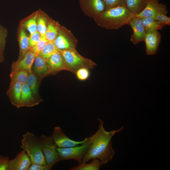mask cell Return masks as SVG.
Returning a JSON list of instances; mask_svg holds the SVG:
<instances>
[{"label":"cell","instance_id":"cell-23","mask_svg":"<svg viewBox=\"0 0 170 170\" xmlns=\"http://www.w3.org/2000/svg\"><path fill=\"white\" fill-rule=\"evenodd\" d=\"M54 42L56 47L59 50L75 49L74 45L61 33L58 34Z\"/></svg>","mask_w":170,"mask_h":170},{"label":"cell","instance_id":"cell-1","mask_svg":"<svg viewBox=\"0 0 170 170\" xmlns=\"http://www.w3.org/2000/svg\"><path fill=\"white\" fill-rule=\"evenodd\" d=\"M98 120L99 122V128L90 137L91 144L82 163L97 159L99 160L101 166L112 160L115 154L112 146L111 139L116 133L123 129V127L117 130L107 131L104 128L103 121L99 118Z\"/></svg>","mask_w":170,"mask_h":170},{"label":"cell","instance_id":"cell-22","mask_svg":"<svg viewBox=\"0 0 170 170\" xmlns=\"http://www.w3.org/2000/svg\"><path fill=\"white\" fill-rule=\"evenodd\" d=\"M42 79L32 71L29 73L26 82L35 96L41 98L39 94V89Z\"/></svg>","mask_w":170,"mask_h":170},{"label":"cell","instance_id":"cell-20","mask_svg":"<svg viewBox=\"0 0 170 170\" xmlns=\"http://www.w3.org/2000/svg\"><path fill=\"white\" fill-rule=\"evenodd\" d=\"M148 0H126L125 7L136 15L144 8Z\"/></svg>","mask_w":170,"mask_h":170},{"label":"cell","instance_id":"cell-37","mask_svg":"<svg viewBox=\"0 0 170 170\" xmlns=\"http://www.w3.org/2000/svg\"><path fill=\"white\" fill-rule=\"evenodd\" d=\"M4 60V57L3 56V53L0 52V63L3 62Z\"/></svg>","mask_w":170,"mask_h":170},{"label":"cell","instance_id":"cell-11","mask_svg":"<svg viewBox=\"0 0 170 170\" xmlns=\"http://www.w3.org/2000/svg\"><path fill=\"white\" fill-rule=\"evenodd\" d=\"M161 34L158 31L146 32L144 41L147 55H153L157 52L161 40Z\"/></svg>","mask_w":170,"mask_h":170},{"label":"cell","instance_id":"cell-25","mask_svg":"<svg viewBox=\"0 0 170 170\" xmlns=\"http://www.w3.org/2000/svg\"><path fill=\"white\" fill-rule=\"evenodd\" d=\"M101 167L99 160L97 159H93L89 163H82L74 166L69 170H99Z\"/></svg>","mask_w":170,"mask_h":170},{"label":"cell","instance_id":"cell-36","mask_svg":"<svg viewBox=\"0 0 170 170\" xmlns=\"http://www.w3.org/2000/svg\"><path fill=\"white\" fill-rule=\"evenodd\" d=\"M28 170H48L46 165L38 164H31Z\"/></svg>","mask_w":170,"mask_h":170},{"label":"cell","instance_id":"cell-14","mask_svg":"<svg viewBox=\"0 0 170 170\" xmlns=\"http://www.w3.org/2000/svg\"><path fill=\"white\" fill-rule=\"evenodd\" d=\"M46 61L49 75H55L61 71H67L64 58L59 52L54 54Z\"/></svg>","mask_w":170,"mask_h":170},{"label":"cell","instance_id":"cell-10","mask_svg":"<svg viewBox=\"0 0 170 170\" xmlns=\"http://www.w3.org/2000/svg\"><path fill=\"white\" fill-rule=\"evenodd\" d=\"M128 25L133 30L130 41L134 44L144 41L146 32L140 18L135 16L130 20Z\"/></svg>","mask_w":170,"mask_h":170},{"label":"cell","instance_id":"cell-9","mask_svg":"<svg viewBox=\"0 0 170 170\" xmlns=\"http://www.w3.org/2000/svg\"><path fill=\"white\" fill-rule=\"evenodd\" d=\"M36 57L31 48L21 59L13 63L11 73L21 70H26L29 73L31 72L32 66Z\"/></svg>","mask_w":170,"mask_h":170},{"label":"cell","instance_id":"cell-34","mask_svg":"<svg viewBox=\"0 0 170 170\" xmlns=\"http://www.w3.org/2000/svg\"><path fill=\"white\" fill-rule=\"evenodd\" d=\"M40 37L41 36L37 31L30 34L29 37L30 48H32L35 46L40 39Z\"/></svg>","mask_w":170,"mask_h":170},{"label":"cell","instance_id":"cell-5","mask_svg":"<svg viewBox=\"0 0 170 170\" xmlns=\"http://www.w3.org/2000/svg\"><path fill=\"white\" fill-rule=\"evenodd\" d=\"M40 138L45 165L48 170H50L54 165L60 161L58 147L51 136L42 135Z\"/></svg>","mask_w":170,"mask_h":170},{"label":"cell","instance_id":"cell-8","mask_svg":"<svg viewBox=\"0 0 170 170\" xmlns=\"http://www.w3.org/2000/svg\"><path fill=\"white\" fill-rule=\"evenodd\" d=\"M160 0H148L144 8L136 16L139 17H150L154 19L158 13L166 15L168 13L166 5L159 2Z\"/></svg>","mask_w":170,"mask_h":170},{"label":"cell","instance_id":"cell-13","mask_svg":"<svg viewBox=\"0 0 170 170\" xmlns=\"http://www.w3.org/2000/svg\"><path fill=\"white\" fill-rule=\"evenodd\" d=\"M31 164L29 157L23 150L14 159L9 160L8 170H28Z\"/></svg>","mask_w":170,"mask_h":170},{"label":"cell","instance_id":"cell-29","mask_svg":"<svg viewBox=\"0 0 170 170\" xmlns=\"http://www.w3.org/2000/svg\"><path fill=\"white\" fill-rule=\"evenodd\" d=\"M102 1L105 5V10L119 6L125 7L126 0H102Z\"/></svg>","mask_w":170,"mask_h":170},{"label":"cell","instance_id":"cell-24","mask_svg":"<svg viewBox=\"0 0 170 170\" xmlns=\"http://www.w3.org/2000/svg\"><path fill=\"white\" fill-rule=\"evenodd\" d=\"M59 52L54 42H48L38 55L46 60L54 54Z\"/></svg>","mask_w":170,"mask_h":170},{"label":"cell","instance_id":"cell-15","mask_svg":"<svg viewBox=\"0 0 170 170\" xmlns=\"http://www.w3.org/2000/svg\"><path fill=\"white\" fill-rule=\"evenodd\" d=\"M22 84L15 81L11 80L6 94L11 103L18 108L20 104Z\"/></svg>","mask_w":170,"mask_h":170},{"label":"cell","instance_id":"cell-35","mask_svg":"<svg viewBox=\"0 0 170 170\" xmlns=\"http://www.w3.org/2000/svg\"><path fill=\"white\" fill-rule=\"evenodd\" d=\"M9 160L8 157L0 155V170H8Z\"/></svg>","mask_w":170,"mask_h":170},{"label":"cell","instance_id":"cell-19","mask_svg":"<svg viewBox=\"0 0 170 170\" xmlns=\"http://www.w3.org/2000/svg\"><path fill=\"white\" fill-rule=\"evenodd\" d=\"M37 14L38 11H36L20 22V25L27 29L30 34L37 31Z\"/></svg>","mask_w":170,"mask_h":170},{"label":"cell","instance_id":"cell-31","mask_svg":"<svg viewBox=\"0 0 170 170\" xmlns=\"http://www.w3.org/2000/svg\"><path fill=\"white\" fill-rule=\"evenodd\" d=\"M7 34V29L0 24V52L3 53L5 49Z\"/></svg>","mask_w":170,"mask_h":170},{"label":"cell","instance_id":"cell-3","mask_svg":"<svg viewBox=\"0 0 170 170\" xmlns=\"http://www.w3.org/2000/svg\"><path fill=\"white\" fill-rule=\"evenodd\" d=\"M21 148L29 157L31 164L45 165L44 157L42 150L40 138L29 132L23 135Z\"/></svg>","mask_w":170,"mask_h":170},{"label":"cell","instance_id":"cell-17","mask_svg":"<svg viewBox=\"0 0 170 170\" xmlns=\"http://www.w3.org/2000/svg\"><path fill=\"white\" fill-rule=\"evenodd\" d=\"M25 28L20 25L18 31L20 53L17 60L21 59L31 48L30 46L29 37L27 35Z\"/></svg>","mask_w":170,"mask_h":170},{"label":"cell","instance_id":"cell-32","mask_svg":"<svg viewBox=\"0 0 170 170\" xmlns=\"http://www.w3.org/2000/svg\"><path fill=\"white\" fill-rule=\"evenodd\" d=\"M77 78L80 80H86L89 77V72L88 69L82 68L78 69L75 73Z\"/></svg>","mask_w":170,"mask_h":170},{"label":"cell","instance_id":"cell-4","mask_svg":"<svg viewBox=\"0 0 170 170\" xmlns=\"http://www.w3.org/2000/svg\"><path fill=\"white\" fill-rule=\"evenodd\" d=\"M63 56L67 68V71L74 74L82 68L93 69L96 64L89 59L79 54L75 49L59 50Z\"/></svg>","mask_w":170,"mask_h":170},{"label":"cell","instance_id":"cell-7","mask_svg":"<svg viewBox=\"0 0 170 170\" xmlns=\"http://www.w3.org/2000/svg\"><path fill=\"white\" fill-rule=\"evenodd\" d=\"M58 148H65L79 145L87 140L86 137L82 141H76L68 138L59 127H55L51 136Z\"/></svg>","mask_w":170,"mask_h":170},{"label":"cell","instance_id":"cell-33","mask_svg":"<svg viewBox=\"0 0 170 170\" xmlns=\"http://www.w3.org/2000/svg\"><path fill=\"white\" fill-rule=\"evenodd\" d=\"M160 22L165 26L170 25V18L166 15L162 13H158L155 16L154 19Z\"/></svg>","mask_w":170,"mask_h":170},{"label":"cell","instance_id":"cell-2","mask_svg":"<svg viewBox=\"0 0 170 170\" xmlns=\"http://www.w3.org/2000/svg\"><path fill=\"white\" fill-rule=\"evenodd\" d=\"M99 24L107 29H117L126 25L135 15L125 6H119L105 10L97 15Z\"/></svg>","mask_w":170,"mask_h":170},{"label":"cell","instance_id":"cell-12","mask_svg":"<svg viewBox=\"0 0 170 170\" xmlns=\"http://www.w3.org/2000/svg\"><path fill=\"white\" fill-rule=\"evenodd\" d=\"M42 101L41 98H38L35 95L26 82L22 84L20 107L34 106L38 105Z\"/></svg>","mask_w":170,"mask_h":170},{"label":"cell","instance_id":"cell-30","mask_svg":"<svg viewBox=\"0 0 170 170\" xmlns=\"http://www.w3.org/2000/svg\"><path fill=\"white\" fill-rule=\"evenodd\" d=\"M48 42L45 37L41 36L38 42L35 46L31 48L36 56L38 55L40 52L43 49Z\"/></svg>","mask_w":170,"mask_h":170},{"label":"cell","instance_id":"cell-28","mask_svg":"<svg viewBox=\"0 0 170 170\" xmlns=\"http://www.w3.org/2000/svg\"><path fill=\"white\" fill-rule=\"evenodd\" d=\"M57 28L53 23H49L47 26L45 37L48 42H54L58 35Z\"/></svg>","mask_w":170,"mask_h":170},{"label":"cell","instance_id":"cell-21","mask_svg":"<svg viewBox=\"0 0 170 170\" xmlns=\"http://www.w3.org/2000/svg\"><path fill=\"white\" fill-rule=\"evenodd\" d=\"M146 32L162 29L166 26L162 23L150 17H140Z\"/></svg>","mask_w":170,"mask_h":170},{"label":"cell","instance_id":"cell-26","mask_svg":"<svg viewBox=\"0 0 170 170\" xmlns=\"http://www.w3.org/2000/svg\"><path fill=\"white\" fill-rule=\"evenodd\" d=\"M42 12L40 10L38 11L37 18V31L41 36L45 37L47 28V21L42 14Z\"/></svg>","mask_w":170,"mask_h":170},{"label":"cell","instance_id":"cell-18","mask_svg":"<svg viewBox=\"0 0 170 170\" xmlns=\"http://www.w3.org/2000/svg\"><path fill=\"white\" fill-rule=\"evenodd\" d=\"M82 6L84 8L92 11L97 15L105 10L102 0H80Z\"/></svg>","mask_w":170,"mask_h":170},{"label":"cell","instance_id":"cell-16","mask_svg":"<svg viewBox=\"0 0 170 170\" xmlns=\"http://www.w3.org/2000/svg\"><path fill=\"white\" fill-rule=\"evenodd\" d=\"M31 71L42 79L49 75L46 60L39 55L37 56L32 66Z\"/></svg>","mask_w":170,"mask_h":170},{"label":"cell","instance_id":"cell-6","mask_svg":"<svg viewBox=\"0 0 170 170\" xmlns=\"http://www.w3.org/2000/svg\"><path fill=\"white\" fill-rule=\"evenodd\" d=\"M90 144V139L89 137H88L84 143L79 145L65 148L58 147L60 161L73 159L78 162V165L81 164Z\"/></svg>","mask_w":170,"mask_h":170},{"label":"cell","instance_id":"cell-27","mask_svg":"<svg viewBox=\"0 0 170 170\" xmlns=\"http://www.w3.org/2000/svg\"><path fill=\"white\" fill-rule=\"evenodd\" d=\"M29 73L26 70H21L10 73L11 80L16 81L23 84L26 82Z\"/></svg>","mask_w":170,"mask_h":170}]
</instances>
